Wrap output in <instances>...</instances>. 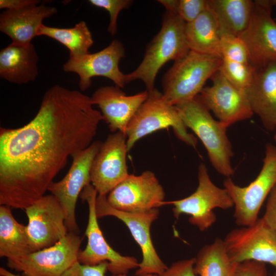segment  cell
I'll list each match as a JSON object with an SVG mask.
<instances>
[{"label": "cell", "mask_w": 276, "mask_h": 276, "mask_svg": "<svg viewBox=\"0 0 276 276\" xmlns=\"http://www.w3.org/2000/svg\"><path fill=\"white\" fill-rule=\"evenodd\" d=\"M93 105L82 92L56 85L28 123L1 127V205L25 210L45 195L68 157L93 142L103 120Z\"/></svg>", "instance_id": "6da1fadb"}, {"label": "cell", "mask_w": 276, "mask_h": 276, "mask_svg": "<svg viewBox=\"0 0 276 276\" xmlns=\"http://www.w3.org/2000/svg\"><path fill=\"white\" fill-rule=\"evenodd\" d=\"M186 22L177 14L166 11L159 32L147 45L143 59L133 72L126 74L127 84L143 81L148 91L153 90L159 70L169 61H175L190 50L186 39Z\"/></svg>", "instance_id": "7a4b0ae2"}, {"label": "cell", "mask_w": 276, "mask_h": 276, "mask_svg": "<svg viewBox=\"0 0 276 276\" xmlns=\"http://www.w3.org/2000/svg\"><path fill=\"white\" fill-rule=\"evenodd\" d=\"M175 106L187 128L203 143L216 170L227 178L233 175L231 160L233 152L226 135L227 128L212 117L198 95Z\"/></svg>", "instance_id": "3957f363"}, {"label": "cell", "mask_w": 276, "mask_h": 276, "mask_svg": "<svg viewBox=\"0 0 276 276\" xmlns=\"http://www.w3.org/2000/svg\"><path fill=\"white\" fill-rule=\"evenodd\" d=\"M222 58L192 50L174 61L164 75L162 94L173 105L190 100L200 93L206 81L219 70Z\"/></svg>", "instance_id": "277c9868"}, {"label": "cell", "mask_w": 276, "mask_h": 276, "mask_svg": "<svg viewBox=\"0 0 276 276\" xmlns=\"http://www.w3.org/2000/svg\"><path fill=\"white\" fill-rule=\"evenodd\" d=\"M148 92L146 100L135 113L126 129L128 151L141 139L170 127L179 140L195 147L197 139L188 131L175 106L169 103L156 88Z\"/></svg>", "instance_id": "5b68a950"}, {"label": "cell", "mask_w": 276, "mask_h": 276, "mask_svg": "<svg viewBox=\"0 0 276 276\" xmlns=\"http://www.w3.org/2000/svg\"><path fill=\"white\" fill-rule=\"evenodd\" d=\"M276 183V147L268 143L265 147L262 168L248 186L241 187L230 177L223 182L224 188L233 200L234 217L238 226H248L258 220L260 210Z\"/></svg>", "instance_id": "8992f818"}, {"label": "cell", "mask_w": 276, "mask_h": 276, "mask_svg": "<svg viewBox=\"0 0 276 276\" xmlns=\"http://www.w3.org/2000/svg\"><path fill=\"white\" fill-rule=\"evenodd\" d=\"M198 187L191 195L178 200L165 201L164 204L173 205V212L176 218L183 214L189 215L190 223L200 231H204L216 220L214 209H228L234 206V203L225 188H220L212 181L203 163L198 167Z\"/></svg>", "instance_id": "52a82bcc"}, {"label": "cell", "mask_w": 276, "mask_h": 276, "mask_svg": "<svg viewBox=\"0 0 276 276\" xmlns=\"http://www.w3.org/2000/svg\"><path fill=\"white\" fill-rule=\"evenodd\" d=\"M95 208L98 218L111 216L122 221L140 245L143 259L139 264L136 275L154 274L159 275L168 268L157 254L150 235L151 225L158 218L157 209L143 212H124L111 206L107 202V196L98 194Z\"/></svg>", "instance_id": "ba28073f"}, {"label": "cell", "mask_w": 276, "mask_h": 276, "mask_svg": "<svg viewBox=\"0 0 276 276\" xmlns=\"http://www.w3.org/2000/svg\"><path fill=\"white\" fill-rule=\"evenodd\" d=\"M98 193L92 185L85 187L80 196L88 206V219L85 235L87 238L85 248L80 250L78 261L81 264L95 265L107 262L108 270L114 275L126 274L132 268L139 267V263L133 257L124 256L116 251L106 242L98 222L96 200Z\"/></svg>", "instance_id": "9c48e42d"}, {"label": "cell", "mask_w": 276, "mask_h": 276, "mask_svg": "<svg viewBox=\"0 0 276 276\" xmlns=\"http://www.w3.org/2000/svg\"><path fill=\"white\" fill-rule=\"evenodd\" d=\"M102 143L94 141L86 148L75 153L72 156V164L65 176L58 181H53L48 188L64 211L69 232L77 234L79 233L75 215L77 201L83 189L90 185L92 163Z\"/></svg>", "instance_id": "30bf717a"}, {"label": "cell", "mask_w": 276, "mask_h": 276, "mask_svg": "<svg viewBox=\"0 0 276 276\" xmlns=\"http://www.w3.org/2000/svg\"><path fill=\"white\" fill-rule=\"evenodd\" d=\"M223 241L232 262L268 263L274 267L276 276V232L263 218L251 225L232 230Z\"/></svg>", "instance_id": "8fae6325"}, {"label": "cell", "mask_w": 276, "mask_h": 276, "mask_svg": "<svg viewBox=\"0 0 276 276\" xmlns=\"http://www.w3.org/2000/svg\"><path fill=\"white\" fill-rule=\"evenodd\" d=\"M81 241L77 234L68 232L55 245L8 261L7 265L22 276H62L78 261Z\"/></svg>", "instance_id": "7c38bea8"}, {"label": "cell", "mask_w": 276, "mask_h": 276, "mask_svg": "<svg viewBox=\"0 0 276 276\" xmlns=\"http://www.w3.org/2000/svg\"><path fill=\"white\" fill-rule=\"evenodd\" d=\"M165 192L152 171L129 174L107 196L112 208L130 213L143 212L164 204Z\"/></svg>", "instance_id": "4fadbf2b"}, {"label": "cell", "mask_w": 276, "mask_h": 276, "mask_svg": "<svg viewBox=\"0 0 276 276\" xmlns=\"http://www.w3.org/2000/svg\"><path fill=\"white\" fill-rule=\"evenodd\" d=\"M33 252L53 246L69 232L64 211L53 195H45L25 209Z\"/></svg>", "instance_id": "5bb4252c"}, {"label": "cell", "mask_w": 276, "mask_h": 276, "mask_svg": "<svg viewBox=\"0 0 276 276\" xmlns=\"http://www.w3.org/2000/svg\"><path fill=\"white\" fill-rule=\"evenodd\" d=\"M124 57L123 44L113 40L108 46L98 52L70 57L63 64V70L78 75L79 87L81 91L89 88L91 78L98 76L106 77L113 81L116 86L123 88L127 84L126 74L120 70L119 63Z\"/></svg>", "instance_id": "9a60e30c"}, {"label": "cell", "mask_w": 276, "mask_h": 276, "mask_svg": "<svg viewBox=\"0 0 276 276\" xmlns=\"http://www.w3.org/2000/svg\"><path fill=\"white\" fill-rule=\"evenodd\" d=\"M127 137L118 131L109 134L92 163L90 180L99 195H107L129 175L126 162Z\"/></svg>", "instance_id": "2e32d148"}, {"label": "cell", "mask_w": 276, "mask_h": 276, "mask_svg": "<svg viewBox=\"0 0 276 276\" xmlns=\"http://www.w3.org/2000/svg\"><path fill=\"white\" fill-rule=\"evenodd\" d=\"M247 28L239 36L248 51L250 64L257 70L276 61V20L271 16V1H254Z\"/></svg>", "instance_id": "e0dca14e"}, {"label": "cell", "mask_w": 276, "mask_h": 276, "mask_svg": "<svg viewBox=\"0 0 276 276\" xmlns=\"http://www.w3.org/2000/svg\"><path fill=\"white\" fill-rule=\"evenodd\" d=\"M211 79L212 85L204 87L199 97L225 128L251 117L254 113L245 92L232 84L220 69Z\"/></svg>", "instance_id": "ac0fdd59"}, {"label": "cell", "mask_w": 276, "mask_h": 276, "mask_svg": "<svg viewBox=\"0 0 276 276\" xmlns=\"http://www.w3.org/2000/svg\"><path fill=\"white\" fill-rule=\"evenodd\" d=\"M148 95L146 90L127 96L117 86H105L98 88L90 98L93 104L100 108L109 130L125 134L129 122Z\"/></svg>", "instance_id": "d6986e66"}, {"label": "cell", "mask_w": 276, "mask_h": 276, "mask_svg": "<svg viewBox=\"0 0 276 276\" xmlns=\"http://www.w3.org/2000/svg\"><path fill=\"white\" fill-rule=\"evenodd\" d=\"M56 7L33 5L18 10H6L0 15V31L12 42L28 45L36 36L44 19L56 14Z\"/></svg>", "instance_id": "ffe728a7"}, {"label": "cell", "mask_w": 276, "mask_h": 276, "mask_svg": "<svg viewBox=\"0 0 276 276\" xmlns=\"http://www.w3.org/2000/svg\"><path fill=\"white\" fill-rule=\"evenodd\" d=\"M253 113L266 129L276 128V61L257 69L246 91Z\"/></svg>", "instance_id": "44dd1931"}, {"label": "cell", "mask_w": 276, "mask_h": 276, "mask_svg": "<svg viewBox=\"0 0 276 276\" xmlns=\"http://www.w3.org/2000/svg\"><path fill=\"white\" fill-rule=\"evenodd\" d=\"M38 56L34 45L12 42L0 52V77L21 84L35 80Z\"/></svg>", "instance_id": "7402d4cb"}, {"label": "cell", "mask_w": 276, "mask_h": 276, "mask_svg": "<svg viewBox=\"0 0 276 276\" xmlns=\"http://www.w3.org/2000/svg\"><path fill=\"white\" fill-rule=\"evenodd\" d=\"M27 225L13 217L11 208L0 206V257L17 260L33 252Z\"/></svg>", "instance_id": "603a6c76"}, {"label": "cell", "mask_w": 276, "mask_h": 276, "mask_svg": "<svg viewBox=\"0 0 276 276\" xmlns=\"http://www.w3.org/2000/svg\"><path fill=\"white\" fill-rule=\"evenodd\" d=\"M209 7L218 24L220 35L239 36L248 27L254 7L250 0H209Z\"/></svg>", "instance_id": "cb8c5ba5"}, {"label": "cell", "mask_w": 276, "mask_h": 276, "mask_svg": "<svg viewBox=\"0 0 276 276\" xmlns=\"http://www.w3.org/2000/svg\"><path fill=\"white\" fill-rule=\"evenodd\" d=\"M185 34L190 50L222 58L220 33L209 7L195 20L186 23Z\"/></svg>", "instance_id": "d4e9b609"}, {"label": "cell", "mask_w": 276, "mask_h": 276, "mask_svg": "<svg viewBox=\"0 0 276 276\" xmlns=\"http://www.w3.org/2000/svg\"><path fill=\"white\" fill-rule=\"evenodd\" d=\"M194 259V271L199 276H233L238 264L230 260L220 238L204 246Z\"/></svg>", "instance_id": "484cf974"}, {"label": "cell", "mask_w": 276, "mask_h": 276, "mask_svg": "<svg viewBox=\"0 0 276 276\" xmlns=\"http://www.w3.org/2000/svg\"><path fill=\"white\" fill-rule=\"evenodd\" d=\"M37 35L48 36L64 45L70 51V57L89 53V49L94 43L91 33L84 21L70 28L49 27L42 24Z\"/></svg>", "instance_id": "4316f807"}, {"label": "cell", "mask_w": 276, "mask_h": 276, "mask_svg": "<svg viewBox=\"0 0 276 276\" xmlns=\"http://www.w3.org/2000/svg\"><path fill=\"white\" fill-rule=\"evenodd\" d=\"M220 70L232 84L246 93L254 80L257 69L250 64L222 59Z\"/></svg>", "instance_id": "83f0119b"}, {"label": "cell", "mask_w": 276, "mask_h": 276, "mask_svg": "<svg viewBox=\"0 0 276 276\" xmlns=\"http://www.w3.org/2000/svg\"><path fill=\"white\" fill-rule=\"evenodd\" d=\"M220 48L222 59L250 64L248 50L240 37L227 34H221Z\"/></svg>", "instance_id": "f1b7e54d"}, {"label": "cell", "mask_w": 276, "mask_h": 276, "mask_svg": "<svg viewBox=\"0 0 276 276\" xmlns=\"http://www.w3.org/2000/svg\"><path fill=\"white\" fill-rule=\"evenodd\" d=\"M88 2L91 5L103 8L109 12L110 21L108 31L112 36L117 32V20L120 12L129 7L133 2L130 0H89Z\"/></svg>", "instance_id": "f546056e"}, {"label": "cell", "mask_w": 276, "mask_h": 276, "mask_svg": "<svg viewBox=\"0 0 276 276\" xmlns=\"http://www.w3.org/2000/svg\"><path fill=\"white\" fill-rule=\"evenodd\" d=\"M209 7V0H179L177 15L186 23L198 17Z\"/></svg>", "instance_id": "4dcf8cb0"}, {"label": "cell", "mask_w": 276, "mask_h": 276, "mask_svg": "<svg viewBox=\"0 0 276 276\" xmlns=\"http://www.w3.org/2000/svg\"><path fill=\"white\" fill-rule=\"evenodd\" d=\"M107 266L106 261L95 265H88L81 264L77 261L62 276H105L108 270Z\"/></svg>", "instance_id": "1f68e13d"}, {"label": "cell", "mask_w": 276, "mask_h": 276, "mask_svg": "<svg viewBox=\"0 0 276 276\" xmlns=\"http://www.w3.org/2000/svg\"><path fill=\"white\" fill-rule=\"evenodd\" d=\"M265 263L247 260L238 263L233 276H267Z\"/></svg>", "instance_id": "d6a6232c"}, {"label": "cell", "mask_w": 276, "mask_h": 276, "mask_svg": "<svg viewBox=\"0 0 276 276\" xmlns=\"http://www.w3.org/2000/svg\"><path fill=\"white\" fill-rule=\"evenodd\" d=\"M194 258L177 261L158 276H197L194 271Z\"/></svg>", "instance_id": "836d02e7"}, {"label": "cell", "mask_w": 276, "mask_h": 276, "mask_svg": "<svg viewBox=\"0 0 276 276\" xmlns=\"http://www.w3.org/2000/svg\"><path fill=\"white\" fill-rule=\"evenodd\" d=\"M262 218L276 232V183L268 195L266 210Z\"/></svg>", "instance_id": "e575fe53"}, {"label": "cell", "mask_w": 276, "mask_h": 276, "mask_svg": "<svg viewBox=\"0 0 276 276\" xmlns=\"http://www.w3.org/2000/svg\"><path fill=\"white\" fill-rule=\"evenodd\" d=\"M38 0H0V8L6 10H18L29 6L38 5Z\"/></svg>", "instance_id": "d590c367"}, {"label": "cell", "mask_w": 276, "mask_h": 276, "mask_svg": "<svg viewBox=\"0 0 276 276\" xmlns=\"http://www.w3.org/2000/svg\"><path fill=\"white\" fill-rule=\"evenodd\" d=\"M166 9V11L177 14L179 0H158Z\"/></svg>", "instance_id": "8d00e7d4"}, {"label": "cell", "mask_w": 276, "mask_h": 276, "mask_svg": "<svg viewBox=\"0 0 276 276\" xmlns=\"http://www.w3.org/2000/svg\"><path fill=\"white\" fill-rule=\"evenodd\" d=\"M0 275L1 276H20L15 274L10 271L6 269L4 267L0 268Z\"/></svg>", "instance_id": "74e56055"}, {"label": "cell", "mask_w": 276, "mask_h": 276, "mask_svg": "<svg viewBox=\"0 0 276 276\" xmlns=\"http://www.w3.org/2000/svg\"><path fill=\"white\" fill-rule=\"evenodd\" d=\"M113 276H127L126 274H119V275H116ZM138 276H158L157 274H145V275H138Z\"/></svg>", "instance_id": "f35d334b"}, {"label": "cell", "mask_w": 276, "mask_h": 276, "mask_svg": "<svg viewBox=\"0 0 276 276\" xmlns=\"http://www.w3.org/2000/svg\"><path fill=\"white\" fill-rule=\"evenodd\" d=\"M272 6H276V0H271Z\"/></svg>", "instance_id": "ab89813d"}, {"label": "cell", "mask_w": 276, "mask_h": 276, "mask_svg": "<svg viewBox=\"0 0 276 276\" xmlns=\"http://www.w3.org/2000/svg\"><path fill=\"white\" fill-rule=\"evenodd\" d=\"M275 129H276V128H275ZM274 140H275V141L276 142V132H275V134H274Z\"/></svg>", "instance_id": "60d3db41"}, {"label": "cell", "mask_w": 276, "mask_h": 276, "mask_svg": "<svg viewBox=\"0 0 276 276\" xmlns=\"http://www.w3.org/2000/svg\"><path fill=\"white\" fill-rule=\"evenodd\" d=\"M275 20H276V19H275Z\"/></svg>", "instance_id": "b9f144b4"}]
</instances>
